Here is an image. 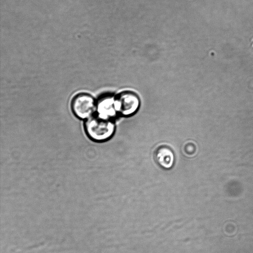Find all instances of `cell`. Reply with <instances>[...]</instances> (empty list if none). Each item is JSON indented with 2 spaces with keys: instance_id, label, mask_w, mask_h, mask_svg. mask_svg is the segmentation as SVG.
<instances>
[{
  "instance_id": "7a4b0ae2",
  "label": "cell",
  "mask_w": 253,
  "mask_h": 253,
  "mask_svg": "<svg viewBox=\"0 0 253 253\" xmlns=\"http://www.w3.org/2000/svg\"><path fill=\"white\" fill-rule=\"evenodd\" d=\"M71 109L73 113L78 118L87 119L93 115L96 109V103L90 94L79 93L73 98Z\"/></svg>"
},
{
  "instance_id": "8992f818",
  "label": "cell",
  "mask_w": 253,
  "mask_h": 253,
  "mask_svg": "<svg viewBox=\"0 0 253 253\" xmlns=\"http://www.w3.org/2000/svg\"><path fill=\"white\" fill-rule=\"evenodd\" d=\"M251 47L253 48V40H252V41H251Z\"/></svg>"
},
{
  "instance_id": "3957f363",
  "label": "cell",
  "mask_w": 253,
  "mask_h": 253,
  "mask_svg": "<svg viewBox=\"0 0 253 253\" xmlns=\"http://www.w3.org/2000/svg\"><path fill=\"white\" fill-rule=\"evenodd\" d=\"M115 104L118 112L124 116H129L137 111L140 101L135 93L125 91L119 93L115 98Z\"/></svg>"
},
{
  "instance_id": "6da1fadb",
  "label": "cell",
  "mask_w": 253,
  "mask_h": 253,
  "mask_svg": "<svg viewBox=\"0 0 253 253\" xmlns=\"http://www.w3.org/2000/svg\"><path fill=\"white\" fill-rule=\"evenodd\" d=\"M84 130L88 137L97 142L110 138L115 131V126L111 118L99 115L88 118L84 123Z\"/></svg>"
},
{
  "instance_id": "277c9868",
  "label": "cell",
  "mask_w": 253,
  "mask_h": 253,
  "mask_svg": "<svg viewBox=\"0 0 253 253\" xmlns=\"http://www.w3.org/2000/svg\"><path fill=\"white\" fill-rule=\"evenodd\" d=\"M155 158L158 165L165 169H169L173 165L174 155L172 150L168 146H160L155 152Z\"/></svg>"
},
{
  "instance_id": "5b68a950",
  "label": "cell",
  "mask_w": 253,
  "mask_h": 253,
  "mask_svg": "<svg viewBox=\"0 0 253 253\" xmlns=\"http://www.w3.org/2000/svg\"><path fill=\"white\" fill-rule=\"evenodd\" d=\"M96 109L99 115L111 119L117 112L115 98L110 96L100 98L96 103Z\"/></svg>"
}]
</instances>
